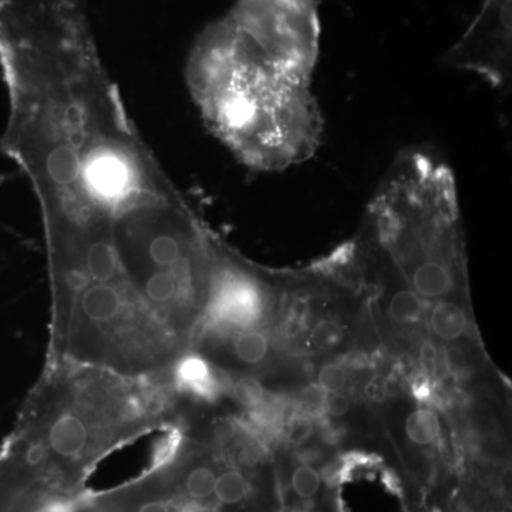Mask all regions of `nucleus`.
<instances>
[{"label": "nucleus", "instance_id": "nucleus-12", "mask_svg": "<svg viewBox=\"0 0 512 512\" xmlns=\"http://www.w3.org/2000/svg\"><path fill=\"white\" fill-rule=\"evenodd\" d=\"M232 394L241 406L256 409L265 402V387L259 380L252 377H242L232 386Z\"/></svg>", "mask_w": 512, "mask_h": 512}, {"label": "nucleus", "instance_id": "nucleus-6", "mask_svg": "<svg viewBox=\"0 0 512 512\" xmlns=\"http://www.w3.org/2000/svg\"><path fill=\"white\" fill-rule=\"evenodd\" d=\"M386 312L387 318L392 320L394 325L416 326L423 319L426 309L423 299L409 286H403L390 295Z\"/></svg>", "mask_w": 512, "mask_h": 512}, {"label": "nucleus", "instance_id": "nucleus-7", "mask_svg": "<svg viewBox=\"0 0 512 512\" xmlns=\"http://www.w3.org/2000/svg\"><path fill=\"white\" fill-rule=\"evenodd\" d=\"M404 434L414 446H431L441 436L439 414L429 407H419V409L413 410L404 421Z\"/></svg>", "mask_w": 512, "mask_h": 512}, {"label": "nucleus", "instance_id": "nucleus-5", "mask_svg": "<svg viewBox=\"0 0 512 512\" xmlns=\"http://www.w3.org/2000/svg\"><path fill=\"white\" fill-rule=\"evenodd\" d=\"M123 306L119 289L111 285H90L83 291L82 309L94 322L116 318Z\"/></svg>", "mask_w": 512, "mask_h": 512}, {"label": "nucleus", "instance_id": "nucleus-2", "mask_svg": "<svg viewBox=\"0 0 512 512\" xmlns=\"http://www.w3.org/2000/svg\"><path fill=\"white\" fill-rule=\"evenodd\" d=\"M512 0H484L483 8L456 45L444 55L450 69L476 74L495 90L512 79Z\"/></svg>", "mask_w": 512, "mask_h": 512}, {"label": "nucleus", "instance_id": "nucleus-8", "mask_svg": "<svg viewBox=\"0 0 512 512\" xmlns=\"http://www.w3.org/2000/svg\"><path fill=\"white\" fill-rule=\"evenodd\" d=\"M323 477L318 468L309 463L298 464L289 477L288 490L303 507L312 510V503L322 493Z\"/></svg>", "mask_w": 512, "mask_h": 512}, {"label": "nucleus", "instance_id": "nucleus-14", "mask_svg": "<svg viewBox=\"0 0 512 512\" xmlns=\"http://www.w3.org/2000/svg\"><path fill=\"white\" fill-rule=\"evenodd\" d=\"M323 410L332 417H343L349 413L350 400L345 393L330 392L325 393L322 399Z\"/></svg>", "mask_w": 512, "mask_h": 512}, {"label": "nucleus", "instance_id": "nucleus-4", "mask_svg": "<svg viewBox=\"0 0 512 512\" xmlns=\"http://www.w3.org/2000/svg\"><path fill=\"white\" fill-rule=\"evenodd\" d=\"M431 332L441 342H456L468 332L470 319L466 308L454 299L434 303L429 315Z\"/></svg>", "mask_w": 512, "mask_h": 512}, {"label": "nucleus", "instance_id": "nucleus-18", "mask_svg": "<svg viewBox=\"0 0 512 512\" xmlns=\"http://www.w3.org/2000/svg\"><path fill=\"white\" fill-rule=\"evenodd\" d=\"M421 365L427 372H439L441 357L439 355V349L433 345V343H426L421 349L420 353Z\"/></svg>", "mask_w": 512, "mask_h": 512}, {"label": "nucleus", "instance_id": "nucleus-17", "mask_svg": "<svg viewBox=\"0 0 512 512\" xmlns=\"http://www.w3.org/2000/svg\"><path fill=\"white\" fill-rule=\"evenodd\" d=\"M208 376H210V370L207 365L201 360L195 359L190 360L184 367V377L191 383H205L207 382Z\"/></svg>", "mask_w": 512, "mask_h": 512}, {"label": "nucleus", "instance_id": "nucleus-3", "mask_svg": "<svg viewBox=\"0 0 512 512\" xmlns=\"http://www.w3.org/2000/svg\"><path fill=\"white\" fill-rule=\"evenodd\" d=\"M89 444V430L80 417L64 413L50 426L47 448L64 460H79Z\"/></svg>", "mask_w": 512, "mask_h": 512}, {"label": "nucleus", "instance_id": "nucleus-13", "mask_svg": "<svg viewBox=\"0 0 512 512\" xmlns=\"http://www.w3.org/2000/svg\"><path fill=\"white\" fill-rule=\"evenodd\" d=\"M316 379H318V386L322 392H340L348 383V372H346V367L340 363H326L320 367Z\"/></svg>", "mask_w": 512, "mask_h": 512}, {"label": "nucleus", "instance_id": "nucleus-1", "mask_svg": "<svg viewBox=\"0 0 512 512\" xmlns=\"http://www.w3.org/2000/svg\"><path fill=\"white\" fill-rule=\"evenodd\" d=\"M319 50L318 0H235L195 39L188 93L208 131L248 170L281 173L318 153Z\"/></svg>", "mask_w": 512, "mask_h": 512}, {"label": "nucleus", "instance_id": "nucleus-9", "mask_svg": "<svg viewBox=\"0 0 512 512\" xmlns=\"http://www.w3.org/2000/svg\"><path fill=\"white\" fill-rule=\"evenodd\" d=\"M234 352L245 365H259L268 355L269 340L258 330H248L235 339Z\"/></svg>", "mask_w": 512, "mask_h": 512}, {"label": "nucleus", "instance_id": "nucleus-10", "mask_svg": "<svg viewBox=\"0 0 512 512\" xmlns=\"http://www.w3.org/2000/svg\"><path fill=\"white\" fill-rule=\"evenodd\" d=\"M180 289V274L177 272L160 271L147 279L144 292L154 303H167L177 295Z\"/></svg>", "mask_w": 512, "mask_h": 512}, {"label": "nucleus", "instance_id": "nucleus-15", "mask_svg": "<svg viewBox=\"0 0 512 512\" xmlns=\"http://www.w3.org/2000/svg\"><path fill=\"white\" fill-rule=\"evenodd\" d=\"M312 433L313 424L311 420L306 419V417H295V419H292L291 423H289L288 441L289 443L299 446V444L308 441Z\"/></svg>", "mask_w": 512, "mask_h": 512}, {"label": "nucleus", "instance_id": "nucleus-16", "mask_svg": "<svg viewBox=\"0 0 512 512\" xmlns=\"http://www.w3.org/2000/svg\"><path fill=\"white\" fill-rule=\"evenodd\" d=\"M387 393H389V382L386 377L375 376L367 382L365 387V394L367 399L375 403H382L386 400Z\"/></svg>", "mask_w": 512, "mask_h": 512}, {"label": "nucleus", "instance_id": "nucleus-11", "mask_svg": "<svg viewBox=\"0 0 512 512\" xmlns=\"http://www.w3.org/2000/svg\"><path fill=\"white\" fill-rule=\"evenodd\" d=\"M309 339L316 349L332 350L342 343L343 328L336 320L322 319L313 326Z\"/></svg>", "mask_w": 512, "mask_h": 512}]
</instances>
